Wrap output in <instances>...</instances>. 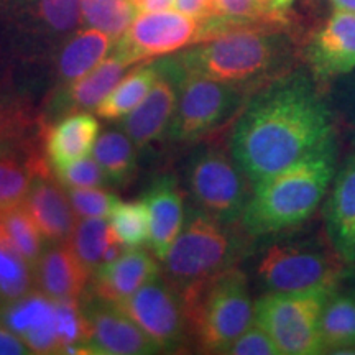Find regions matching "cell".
<instances>
[{"label":"cell","mask_w":355,"mask_h":355,"mask_svg":"<svg viewBox=\"0 0 355 355\" xmlns=\"http://www.w3.org/2000/svg\"><path fill=\"white\" fill-rule=\"evenodd\" d=\"M319 84L311 71H288L245 104L230 153L254 184L336 141L334 109Z\"/></svg>","instance_id":"cell-1"},{"label":"cell","mask_w":355,"mask_h":355,"mask_svg":"<svg viewBox=\"0 0 355 355\" xmlns=\"http://www.w3.org/2000/svg\"><path fill=\"white\" fill-rule=\"evenodd\" d=\"M336 141L254 184L242 225L250 235L298 227L314 214L336 176Z\"/></svg>","instance_id":"cell-2"},{"label":"cell","mask_w":355,"mask_h":355,"mask_svg":"<svg viewBox=\"0 0 355 355\" xmlns=\"http://www.w3.org/2000/svg\"><path fill=\"white\" fill-rule=\"evenodd\" d=\"M291 56L290 38L266 24L227 30L178 58L186 73L243 87L285 74Z\"/></svg>","instance_id":"cell-3"},{"label":"cell","mask_w":355,"mask_h":355,"mask_svg":"<svg viewBox=\"0 0 355 355\" xmlns=\"http://www.w3.org/2000/svg\"><path fill=\"white\" fill-rule=\"evenodd\" d=\"M183 300L188 321L206 352L224 354L255 322L247 277L235 266L183 288Z\"/></svg>","instance_id":"cell-4"},{"label":"cell","mask_w":355,"mask_h":355,"mask_svg":"<svg viewBox=\"0 0 355 355\" xmlns=\"http://www.w3.org/2000/svg\"><path fill=\"white\" fill-rule=\"evenodd\" d=\"M350 268L324 230L270 245L257 265V277L266 293H303L334 290Z\"/></svg>","instance_id":"cell-5"},{"label":"cell","mask_w":355,"mask_h":355,"mask_svg":"<svg viewBox=\"0 0 355 355\" xmlns=\"http://www.w3.org/2000/svg\"><path fill=\"white\" fill-rule=\"evenodd\" d=\"M232 225L199 207L186 212L183 229L163 260L170 279L186 288L232 268L242 252Z\"/></svg>","instance_id":"cell-6"},{"label":"cell","mask_w":355,"mask_h":355,"mask_svg":"<svg viewBox=\"0 0 355 355\" xmlns=\"http://www.w3.org/2000/svg\"><path fill=\"white\" fill-rule=\"evenodd\" d=\"M334 290L265 293L255 301V322L272 336L282 355L324 354L319 324Z\"/></svg>","instance_id":"cell-7"},{"label":"cell","mask_w":355,"mask_h":355,"mask_svg":"<svg viewBox=\"0 0 355 355\" xmlns=\"http://www.w3.org/2000/svg\"><path fill=\"white\" fill-rule=\"evenodd\" d=\"M188 186L196 207L225 224L242 219L254 183L232 153L204 148L191 158Z\"/></svg>","instance_id":"cell-8"},{"label":"cell","mask_w":355,"mask_h":355,"mask_svg":"<svg viewBox=\"0 0 355 355\" xmlns=\"http://www.w3.org/2000/svg\"><path fill=\"white\" fill-rule=\"evenodd\" d=\"M242 102L243 87L188 73L181 84L168 137L175 141L196 140L230 119Z\"/></svg>","instance_id":"cell-9"},{"label":"cell","mask_w":355,"mask_h":355,"mask_svg":"<svg viewBox=\"0 0 355 355\" xmlns=\"http://www.w3.org/2000/svg\"><path fill=\"white\" fill-rule=\"evenodd\" d=\"M202 42L204 21L181 12H144L135 17L127 32L119 38L115 50L135 64Z\"/></svg>","instance_id":"cell-10"},{"label":"cell","mask_w":355,"mask_h":355,"mask_svg":"<svg viewBox=\"0 0 355 355\" xmlns=\"http://www.w3.org/2000/svg\"><path fill=\"white\" fill-rule=\"evenodd\" d=\"M119 306L162 349H176L183 343L189 322L184 300L175 286L159 279V275Z\"/></svg>","instance_id":"cell-11"},{"label":"cell","mask_w":355,"mask_h":355,"mask_svg":"<svg viewBox=\"0 0 355 355\" xmlns=\"http://www.w3.org/2000/svg\"><path fill=\"white\" fill-rule=\"evenodd\" d=\"M101 300V298H99ZM86 337L83 349L101 355H148L162 347L119 304L97 301L83 309Z\"/></svg>","instance_id":"cell-12"},{"label":"cell","mask_w":355,"mask_h":355,"mask_svg":"<svg viewBox=\"0 0 355 355\" xmlns=\"http://www.w3.org/2000/svg\"><path fill=\"white\" fill-rule=\"evenodd\" d=\"M186 74L188 73L180 58L159 61V76L152 91L122 119L123 132L130 137L137 148L150 145L168 130Z\"/></svg>","instance_id":"cell-13"},{"label":"cell","mask_w":355,"mask_h":355,"mask_svg":"<svg viewBox=\"0 0 355 355\" xmlns=\"http://www.w3.org/2000/svg\"><path fill=\"white\" fill-rule=\"evenodd\" d=\"M309 69L321 84L355 71V13L336 8L306 46Z\"/></svg>","instance_id":"cell-14"},{"label":"cell","mask_w":355,"mask_h":355,"mask_svg":"<svg viewBox=\"0 0 355 355\" xmlns=\"http://www.w3.org/2000/svg\"><path fill=\"white\" fill-rule=\"evenodd\" d=\"M2 322L24 339L35 354L63 352L58 336L56 303L44 295H30L6 304Z\"/></svg>","instance_id":"cell-15"},{"label":"cell","mask_w":355,"mask_h":355,"mask_svg":"<svg viewBox=\"0 0 355 355\" xmlns=\"http://www.w3.org/2000/svg\"><path fill=\"white\" fill-rule=\"evenodd\" d=\"M24 206L46 242H68L76 225L74 212L68 193L61 189L58 181L48 176L46 165L35 175V180L26 194Z\"/></svg>","instance_id":"cell-16"},{"label":"cell","mask_w":355,"mask_h":355,"mask_svg":"<svg viewBox=\"0 0 355 355\" xmlns=\"http://www.w3.org/2000/svg\"><path fill=\"white\" fill-rule=\"evenodd\" d=\"M326 232L339 255L355 263V153L345 159L332 181L331 196L324 207Z\"/></svg>","instance_id":"cell-17"},{"label":"cell","mask_w":355,"mask_h":355,"mask_svg":"<svg viewBox=\"0 0 355 355\" xmlns=\"http://www.w3.org/2000/svg\"><path fill=\"white\" fill-rule=\"evenodd\" d=\"M35 278L44 296L53 301H76L91 277L69 242L51 243L35 265Z\"/></svg>","instance_id":"cell-18"},{"label":"cell","mask_w":355,"mask_h":355,"mask_svg":"<svg viewBox=\"0 0 355 355\" xmlns=\"http://www.w3.org/2000/svg\"><path fill=\"white\" fill-rule=\"evenodd\" d=\"M158 275L157 261L148 252L128 248L119 259L101 265L92 278L97 298L121 304Z\"/></svg>","instance_id":"cell-19"},{"label":"cell","mask_w":355,"mask_h":355,"mask_svg":"<svg viewBox=\"0 0 355 355\" xmlns=\"http://www.w3.org/2000/svg\"><path fill=\"white\" fill-rule=\"evenodd\" d=\"M144 201L150 216V248L163 261L184 225L183 196L171 176H162L150 186Z\"/></svg>","instance_id":"cell-20"},{"label":"cell","mask_w":355,"mask_h":355,"mask_svg":"<svg viewBox=\"0 0 355 355\" xmlns=\"http://www.w3.org/2000/svg\"><path fill=\"white\" fill-rule=\"evenodd\" d=\"M99 139V122L86 110L71 114L48 132L46 155L51 165L61 168L89 157Z\"/></svg>","instance_id":"cell-21"},{"label":"cell","mask_w":355,"mask_h":355,"mask_svg":"<svg viewBox=\"0 0 355 355\" xmlns=\"http://www.w3.org/2000/svg\"><path fill=\"white\" fill-rule=\"evenodd\" d=\"M133 64L125 55L114 50L110 56L101 61L94 69L89 71L78 81L71 83L68 91L61 97V104L68 110L96 109L107 97L112 89L121 83L123 73Z\"/></svg>","instance_id":"cell-22"},{"label":"cell","mask_w":355,"mask_h":355,"mask_svg":"<svg viewBox=\"0 0 355 355\" xmlns=\"http://www.w3.org/2000/svg\"><path fill=\"white\" fill-rule=\"evenodd\" d=\"M321 343L327 354H355V296L336 288L321 314Z\"/></svg>","instance_id":"cell-23"},{"label":"cell","mask_w":355,"mask_h":355,"mask_svg":"<svg viewBox=\"0 0 355 355\" xmlns=\"http://www.w3.org/2000/svg\"><path fill=\"white\" fill-rule=\"evenodd\" d=\"M283 13L273 7V0H214L212 19L204 21L206 42L217 35L248 25L279 24Z\"/></svg>","instance_id":"cell-24"},{"label":"cell","mask_w":355,"mask_h":355,"mask_svg":"<svg viewBox=\"0 0 355 355\" xmlns=\"http://www.w3.org/2000/svg\"><path fill=\"white\" fill-rule=\"evenodd\" d=\"M112 37L101 30H83L69 40L60 56V76L74 83L105 60L112 46Z\"/></svg>","instance_id":"cell-25"},{"label":"cell","mask_w":355,"mask_h":355,"mask_svg":"<svg viewBox=\"0 0 355 355\" xmlns=\"http://www.w3.org/2000/svg\"><path fill=\"white\" fill-rule=\"evenodd\" d=\"M159 76V61L139 66L128 73L96 107V114L105 121H119L132 112L152 91Z\"/></svg>","instance_id":"cell-26"},{"label":"cell","mask_w":355,"mask_h":355,"mask_svg":"<svg viewBox=\"0 0 355 355\" xmlns=\"http://www.w3.org/2000/svg\"><path fill=\"white\" fill-rule=\"evenodd\" d=\"M114 241V230L105 217H81L76 220L68 242L84 268L92 277L96 270L104 263L105 250Z\"/></svg>","instance_id":"cell-27"},{"label":"cell","mask_w":355,"mask_h":355,"mask_svg":"<svg viewBox=\"0 0 355 355\" xmlns=\"http://www.w3.org/2000/svg\"><path fill=\"white\" fill-rule=\"evenodd\" d=\"M137 145L127 133L110 130L102 133L92 148V157L99 163L109 181L115 184L130 180L137 168Z\"/></svg>","instance_id":"cell-28"},{"label":"cell","mask_w":355,"mask_h":355,"mask_svg":"<svg viewBox=\"0 0 355 355\" xmlns=\"http://www.w3.org/2000/svg\"><path fill=\"white\" fill-rule=\"evenodd\" d=\"M42 166L44 163L37 158L21 162L13 155H0V212L24 204Z\"/></svg>","instance_id":"cell-29"},{"label":"cell","mask_w":355,"mask_h":355,"mask_svg":"<svg viewBox=\"0 0 355 355\" xmlns=\"http://www.w3.org/2000/svg\"><path fill=\"white\" fill-rule=\"evenodd\" d=\"M133 0H81L84 24L112 38H121L137 15Z\"/></svg>","instance_id":"cell-30"},{"label":"cell","mask_w":355,"mask_h":355,"mask_svg":"<svg viewBox=\"0 0 355 355\" xmlns=\"http://www.w3.org/2000/svg\"><path fill=\"white\" fill-rule=\"evenodd\" d=\"M0 222L12 247L28 261L30 266L37 265L42 257L44 239L24 204L0 212Z\"/></svg>","instance_id":"cell-31"},{"label":"cell","mask_w":355,"mask_h":355,"mask_svg":"<svg viewBox=\"0 0 355 355\" xmlns=\"http://www.w3.org/2000/svg\"><path fill=\"white\" fill-rule=\"evenodd\" d=\"M115 239L127 248H139L150 239L148 207L141 201L121 202L109 216Z\"/></svg>","instance_id":"cell-32"},{"label":"cell","mask_w":355,"mask_h":355,"mask_svg":"<svg viewBox=\"0 0 355 355\" xmlns=\"http://www.w3.org/2000/svg\"><path fill=\"white\" fill-rule=\"evenodd\" d=\"M30 263L15 248L0 245V303L10 304L32 293Z\"/></svg>","instance_id":"cell-33"},{"label":"cell","mask_w":355,"mask_h":355,"mask_svg":"<svg viewBox=\"0 0 355 355\" xmlns=\"http://www.w3.org/2000/svg\"><path fill=\"white\" fill-rule=\"evenodd\" d=\"M68 198L79 217H105L119 204V198L109 191L97 188H68Z\"/></svg>","instance_id":"cell-34"},{"label":"cell","mask_w":355,"mask_h":355,"mask_svg":"<svg viewBox=\"0 0 355 355\" xmlns=\"http://www.w3.org/2000/svg\"><path fill=\"white\" fill-rule=\"evenodd\" d=\"M55 171L58 181L66 188H97L107 181V176L94 157H86L71 165L55 168Z\"/></svg>","instance_id":"cell-35"},{"label":"cell","mask_w":355,"mask_h":355,"mask_svg":"<svg viewBox=\"0 0 355 355\" xmlns=\"http://www.w3.org/2000/svg\"><path fill=\"white\" fill-rule=\"evenodd\" d=\"M40 12L55 32H69L81 20V0H40Z\"/></svg>","instance_id":"cell-36"},{"label":"cell","mask_w":355,"mask_h":355,"mask_svg":"<svg viewBox=\"0 0 355 355\" xmlns=\"http://www.w3.org/2000/svg\"><path fill=\"white\" fill-rule=\"evenodd\" d=\"M229 355H282L272 336L254 322L225 349Z\"/></svg>","instance_id":"cell-37"},{"label":"cell","mask_w":355,"mask_h":355,"mask_svg":"<svg viewBox=\"0 0 355 355\" xmlns=\"http://www.w3.org/2000/svg\"><path fill=\"white\" fill-rule=\"evenodd\" d=\"M331 105L334 114L339 115L349 125L355 127V73L337 78L331 91Z\"/></svg>","instance_id":"cell-38"},{"label":"cell","mask_w":355,"mask_h":355,"mask_svg":"<svg viewBox=\"0 0 355 355\" xmlns=\"http://www.w3.org/2000/svg\"><path fill=\"white\" fill-rule=\"evenodd\" d=\"M175 7L178 12L184 13V15L206 21L212 19L214 0H175Z\"/></svg>","instance_id":"cell-39"},{"label":"cell","mask_w":355,"mask_h":355,"mask_svg":"<svg viewBox=\"0 0 355 355\" xmlns=\"http://www.w3.org/2000/svg\"><path fill=\"white\" fill-rule=\"evenodd\" d=\"M32 350L24 343V339L7 329L6 326L0 327V355H25Z\"/></svg>","instance_id":"cell-40"},{"label":"cell","mask_w":355,"mask_h":355,"mask_svg":"<svg viewBox=\"0 0 355 355\" xmlns=\"http://www.w3.org/2000/svg\"><path fill=\"white\" fill-rule=\"evenodd\" d=\"M133 2L141 12L168 10L171 6H175V0H133Z\"/></svg>","instance_id":"cell-41"},{"label":"cell","mask_w":355,"mask_h":355,"mask_svg":"<svg viewBox=\"0 0 355 355\" xmlns=\"http://www.w3.org/2000/svg\"><path fill=\"white\" fill-rule=\"evenodd\" d=\"M331 3L334 6V8H339V10L355 13V0H331Z\"/></svg>","instance_id":"cell-42"},{"label":"cell","mask_w":355,"mask_h":355,"mask_svg":"<svg viewBox=\"0 0 355 355\" xmlns=\"http://www.w3.org/2000/svg\"><path fill=\"white\" fill-rule=\"evenodd\" d=\"M291 2L293 0H273V7L277 8L279 13H283V10H285V8L290 6Z\"/></svg>","instance_id":"cell-43"},{"label":"cell","mask_w":355,"mask_h":355,"mask_svg":"<svg viewBox=\"0 0 355 355\" xmlns=\"http://www.w3.org/2000/svg\"><path fill=\"white\" fill-rule=\"evenodd\" d=\"M352 144L355 145V130H354V133H352Z\"/></svg>","instance_id":"cell-44"},{"label":"cell","mask_w":355,"mask_h":355,"mask_svg":"<svg viewBox=\"0 0 355 355\" xmlns=\"http://www.w3.org/2000/svg\"><path fill=\"white\" fill-rule=\"evenodd\" d=\"M350 293H352V295L355 296V285H354V288H352V291H350Z\"/></svg>","instance_id":"cell-45"}]
</instances>
